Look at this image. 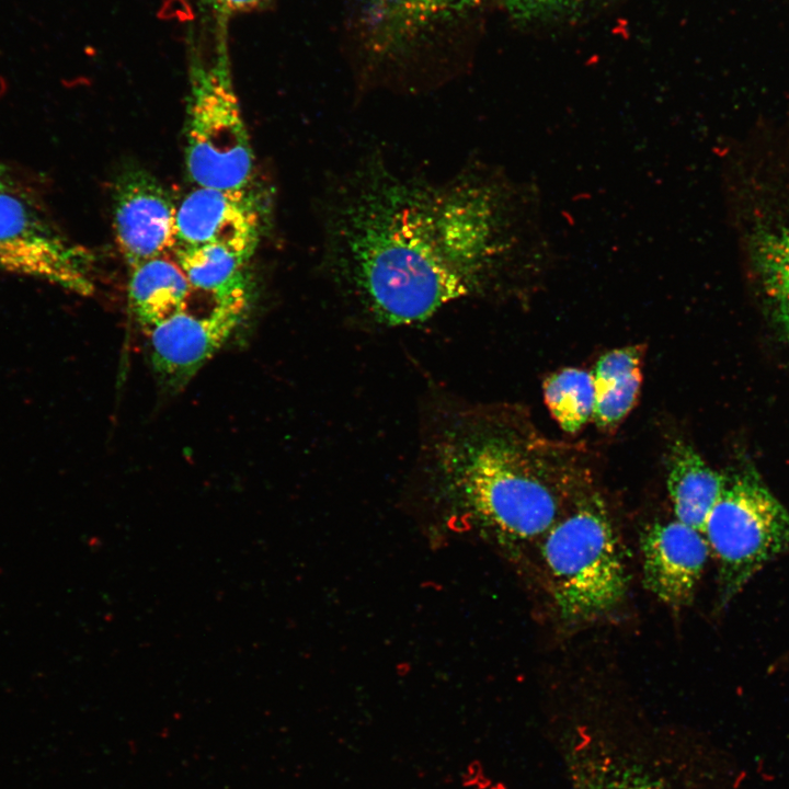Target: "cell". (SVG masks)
Wrapping results in <instances>:
<instances>
[{"label":"cell","mask_w":789,"mask_h":789,"mask_svg":"<svg viewBox=\"0 0 789 789\" xmlns=\"http://www.w3.org/2000/svg\"><path fill=\"white\" fill-rule=\"evenodd\" d=\"M176 205L145 170L129 169L118 176L113 191V230L129 267L174 253Z\"/></svg>","instance_id":"obj_9"},{"label":"cell","mask_w":789,"mask_h":789,"mask_svg":"<svg viewBox=\"0 0 789 789\" xmlns=\"http://www.w3.org/2000/svg\"><path fill=\"white\" fill-rule=\"evenodd\" d=\"M483 0H366L367 47L387 61L414 57L447 43L481 8Z\"/></svg>","instance_id":"obj_8"},{"label":"cell","mask_w":789,"mask_h":789,"mask_svg":"<svg viewBox=\"0 0 789 789\" xmlns=\"http://www.w3.org/2000/svg\"><path fill=\"white\" fill-rule=\"evenodd\" d=\"M544 399L552 418L567 433H576L593 418L595 389L592 375L568 367L544 382Z\"/></svg>","instance_id":"obj_16"},{"label":"cell","mask_w":789,"mask_h":789,"mask_svg":"<svg viewBox=\"0 0 789 789\" xmlns=\"http://www.w3.org/2000/svg\"><path fill=\"white\" fill-rule=\"evenodd\" d=\"M595 0H504L511 16L522 23H544L572 18Z\"/></svg>","instance_id":"obj_19"},{"label":"cell","mask_w":789,"mask_h":789,"mask_svg":"<svg viewBox=\"0 0 789 789\" xmlns=\"http://www.w3.org/2000/svg\"><path fill=\"white\" fill-rule=\"evenodd\" d=\"M727 479V474L710 467L690 444L674 442L666 460V487L675 519L702 533Z\"/></svg>","instance_id":"obj_12"},{"label":"cell","mask_w":789,"mask_h":789,"mask_svg":"<svg viewBox=\"0 0 789 789\" xmlns=\"http://www.w3.org/2000/svg\"><path fill=\"white\" fill-rule=\"evenodd\" d=\"M423 465L453 502L514 548H536L591 490L508 410L447 412L427 437Z\"/></svg>","instance_id":"obj_2"},{"label":"cell","mask_w":789,"mask_h":789,"mask_svg":"<svg viewBox=\"0 0 789 789\" xmlns=\"http://www.w3.org/2000/svg\"><path fill=\"white\" fill-rule=\"evenodd\" d=\"M644 586L663 604L688 606L710 556L704 534L677 519L656 521L640 536Z\"/></svg>","instance_id":"obj_11"},{"label":"cell","mask_w":789,"mask_h":789,"mask_svg":"<svg viewBox=\"0 0 789 789\" xmlns=\"http://www.w3.org/2000/svg\"><path fill=\"white\" fill-rule=\"evenodd\" d=\"M642 382L641 369L610 386L595 398L593 420L602 430L616 427L637 403Z\"/></svg>","instance_id":"obj_17"},{"label":"cell","mask_w":789,"mask_h":789,"mask_svg":"<svg viewBox=\"0 0 789 789\" xmlns=\"http://www.w3.org/2000/svg\"><path fill=\"white\" fill-rule=\"evenodd\" d=\"M192 290L173 254L153 258L130 267L128 302L144 333L186 310Z\"/></svg>","instance_id":"obj_13"},{"label":"cell","mask_w":789,"mask_h":789,"mask_svg":"<svg viewBox=\"0 0 789 789\" xmlns=\"http://www.w3.org/2000/svg\"><path fill=\"white\" fill-rule=\"evenodd\" d=\"M174 259L192 289L207 294L214 302L250 295L245 266L249 260L214 244L178 247Z\"/></svg>","instance_id":"obj_14"},{"label":"cell","mask_w":789,"mask_h":789,"mask_svg":"<svg viewBox=\"0 0 789 789\" xmlns=\"http://www.w3.org/2000/svg\"><path fill=\"white\" fill-rule=\"evenodd\" d=\"M185 165L195 186L248 188L254 155L225 41L210 61L194 60L185 124Z\"/></svg>","instance_id":"obj_4"},{"label":"cell","mask_w":789,"mask_h":789,"mask_svg":"<svg viewBox=\"0 0 789 789\" xmlns=\"http://www.w3.org/2000/svg\"><path fill=\"white\" fill-rule=\"evenodd\" d=\"M0 271L42 278L89 295L90 254L68 239L15 182L0 192Z\"/></svg>","instance_id":"obj_6"},{"label":"cell","mask_w":789,"mask_h":789,"mask_svg":"<svg viewBox=\"0 0 789 789\" xmlns=\"http://www.w3.org/2000/svg\"><path fill=\"white\" fill-rule=\"evenodd\" d=\"M14 183L9 169L0 162V192Z\"/></svg>","instance_id":"obj_21"},{"label":"cell","mask_w":789,"mask_h":789,"mask_svg":"<svg viewBox=\"0 0 789 789\" xmlns=\"http://www.w3.org/2000/svg\"><path fill=\"white\" fill-rule=\"evenodd\" d=\"M175 226L176 248L214 244L250 260L260 241L262 218L248 188L194 186L176 205Z\"/></svg>","instance_id":"obj_10"},{"label":"cell","mask_w":789,"mask_h":789,"mask_svg":"<svg viewBox=\"0 0 789 789\" xmlns=\"http://www.w3.org/2000/svg\"><path fill=\"white\" fill-rule=\"evenodd\" d=\"M644 354L642 345H630L605 353L591 373L595 398L610 386L641 369Z\"/></svg>","instance_id":"obj_18"},{"label":"cell","mask_w":789,"mask_h":789,"mask_svg":"<svg viewBox=\"0 0 789 789\" xmlns=\"http://www.w3.org/2000/svg\"><path fill=\"white\" fill-rule=\"evenodd\" d=\"M547 591L560 618L595 619L628 590L624 550L601 495L590 490L536 546Z\"/></svg>","instance_id":"obj_3"},{"label":"cell","mask_w":789,"mask_h":789,"mask_svg":"<svg viewBox=\"0 0 789 789\" xmlns=\"http://www.w3.org/2000/svg\"><path fill=\"white\" fill-rule=\"evenodd\" d=\"M331 270L377 323L422 322L461 298L535 286L557 252L540 192L479 167L434 182L374 164L333 196Z\"/></svg>","instance_id":"obj_1"},{"label":"cell","mask_w":789,"mask_h":789,"mask_svg":"<svg viewBox=\"0 0 789 789\" xmlns=\"http://www.w3.org/2000/svg\"><path fill=\"white\" fill-rule=\"evenodd\" d=\"M754 254L764 293L789 348V226L762 233Z\"/></svg>","instance_id":"obj_15"},{"label":"cell","mask_w":789,"mask_h":789,"mask_svg":"<svg viewBox=\"0 0 789 789\" xmlns=\"http://www.w3.org/2000/svg\"><path fill=\"white\" fill-rule=\"evenodd\" d=\"M249 307L250 295H245L214 302L203 316L183 310L145 333L161 384L172 390L183 388L242 324Z\"/></svg>","instance_id":"obj_7"},{"label":"cell","mask_w":789,"mask_h":789,"mask_svg":"<svg viewBox=\"0 0 789 789\" xmlns=\"http://www.w3.org/2000/svg\"><path fill=\"white\" fill-rule=\"evenodd\" d=\"M702 534L723 608L767 563L789 552V511L756 472L742 469L728 476Z\"/></svg>","instance_id":"obj_5"},{"label":"cell","mask_w":789,"mask_h":789,"mask_svg":"<svg viewBox=\"0 0 789 789\" xmlns=\"http://www.w3.org/2000/svg\"><path fill=\"white\" fill-rule=\"evenodd\" d=\"M220 19L261 7L267 0H207Z\"/></svg>","instance_id":"obj_20"}]
</instances>
